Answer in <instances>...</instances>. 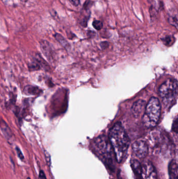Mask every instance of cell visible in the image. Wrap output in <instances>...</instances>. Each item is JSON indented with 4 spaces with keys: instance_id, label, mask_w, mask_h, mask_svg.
Instances as JSON below:
<instances>
[{
    "instance_id": "6da1fadb",
    "label": "cell",
    "mask_w": 178,
    "mask_h": 179,
    "mask_svg": "<svg viewBox=\"0 0 178 179\" xmlns=\"http://www.w3.org/2000/svg\"><path fill=\"white\" fill-rule=\"evenodd\" d=\"M108 138L115 153L116 160L118 163H121L127 154L130 139L120 123H116L110 129Z\"/></svg>"
},
{
    "instance_id": "7a4b0ae2",
    "label": "cell",
    "mask_w": 178,
    "mask_h": 179,
    "mask_svg": "<svg viewBox=\"0 0 178 179\" xmlns=\"http://www.w3.org/2000/svg\"><path fill=\"white\" fill-rule=\"evenodd\" d=\"M92 148L96 154L110 168H114L115 153L109 139L105 135L97 137L92 143Z\"/></svg>"
},
{
    "instance_id": "3957f363",
    "label": "cell",
    "mask_w": 178,
    "mask_h": 179,
    "mask_svg": "<svg viewBox=\"0 0 178 179\" xmlns=\"http://www.w3.org/2000/svg\"><path fill=\"white\" fill-rule=\"evenodd\" d=\"M161 113V106L158 98H152L146 107L143 116L142 121L144 125L148 127H153L159 120Z\"/></svg>"
},
{
    "instance_id": "277c9868",
    "label": "cell",
    "mask_w": 178,
    "mask_h": 179,
    "mask_svg": "<svg viewBox=\"0 0 178 179\" xmlns=\"http://www.w3.org/2000/svg\"><path fill=\"white\" fill-rule=\"evenodd\" d=\"M159 93L166 106L170 107L177 100L178 95V84L174 79H168L161 84Z\"/></svg>"
},
{
    "instance_id": "5b68a950",
    "label": "cell",
    "mask_w": 178,
    "mask_h": 179,
    "mask_svg": "<svg viewBox=\"0 0 178 179\" xmlns=\"http://www.w3.org/2000/svg\"><path fill=\"white\" fill-rule=\"evenodd\" d=\"M132 150L137 157L144 158L148 152V147L147 143L142 140H137L132 145Z\"/></svg>"
},
{
    "instance_id": "8992f818",
    "label": "cell",
    "mask_w": 178,
    "mask_h": 179,
    "mask_svg": "<svg viewBox=\"0 0 178 179\" xmlns=\"http://www.w3.org/2000/svg\"><path fill=\"white\" fill-rule=\"evenodd\" d=\"M143 179H157V175L155 167L150 162H145L142 165Z\"/></svg>"
},
{
    "instance_id": "52a82bcc",
    "label": "cell",
    "mask_w": 178,
    "mask_h": 179,
    "mask_svg": "<svg viewBox=\"0 0 178 179\" xmlns=\"http://www.w3.org/2000/svg\"><path fill=\"white\" fill-rule=\"evenodd\" d=\"M146 104L143 100H139L134 103L132 107V112L135 117H138L145 111Z\"/></svg>"
},
{
    "instance_id": "ba28073f",
    "label": "cell",
    "mask_w": 178,
    "mask_h": 179,
    "mask_svg": "<svg viewBox=\"0 0 178 179\" xmlns=\"http://www.w3.org/2000/svg\"><path fill=\"white\" fill-rule=\"evenodd\" d=\"M131 166L136 179H143L142 165L140 163L136 160H133L131 161Z\"/></svg>"
},
{
    "instance_id": "9c48e42d",
    "label": "cell",
    "mask_w": 178,
    "mask_h": 179,
    "mask_svg": "<svg viewBox=\"0 0 178 179\" xmlns=\"http://www.w3.org/2000/svg\"><path fill=\"white\" fill-rule=\"evenodd\" d=\"M169 175L170 179H178V161L173 160L169 165Z\"/></svg>"
},
{
    "instance_id": "30bf717a",
    "label": "cell",
    "mask_w": 178,
    "mask_h": 179,
    "mask_svg": "<svg viewBox=\"0 0 178 179\" xmlns=\"http://www.w3.org/2000/svg\"><path fill=\"white\" fill-rule=\"evenodd\" d=\"M54 37L56 38V40L64 48H67L70 47L69 43L64 38L63 36H62L61 35L58 34V33H56V34L54 35Z\"/></svg>"
},
{
    "instance_id": "8fae6325",
    "label": "cell",
    "mask_w": 178,
    "mask_h": 179,
    "mask_svg": "<svg viewBox=\"0 0 178 179\" xmlns=\"http://www.w3.org/2000/svg\"><path fill=\"white\" fill-rule=\"evenodd\" d=\"M168 20L171 25H173L178 30V14L170 16Z\"/></svg>"
},
{
    "instance_id": "7c38bea8",
    "label": "cell",
    "mask_w": 178,
    "mask_h": 179,
    "mask_svg": "<svg viewBox=\"0 0 178 179\" xmlns=\"http://www.w3.org/2000/svg\"><path fill=\"white\" fill-rule=\"evenodd\" d=\"M163 42L164 43L165 45L167 46H170L174 44L175 42V38L174 37L171 36H167L165 37L164 38L162 39Z\"/></svg>"
},
{
    "instance_id": "4fadbf2b",
    "label": "cell",
    "mask_w": 178,
    "mask_h": 179,
    "mask_svg": "<svg viewBox=\"0 0 178 179\" xmlns=\"http://www.w3.org/2000/svg\"><path fill=\"white\" fill-rule=\"evenodd\" d=\"M1 128L2 131H3L4 135L6 137H11V131L9 130V128L7 126V125L5 124V123H2Z\"/></svg>"
},
{
    "instance_id": "5bb4252c",
    "label": "cell",
    "mask_w": 178,
    "mask_h": 179,
    "mask_svg": "<svg viewBox=\"0 0 178 179\" xmlns=\"http://www.w3.org/2000/svg\"><path fill=\"white\" fill-rule=\"evenodd\" d=\"M93 26L94 29L97 31H100L103 27V24L100 20H94L93 21Z\"/></svg>"
},
{
    "instance_id": "9a60e30c",
    "label": "cell",
    "mask_w": 178,
    "mask_h": 179,
    "mask_svg": "<svg viewBox=\"0 0 178 179\" xmlns=\"http://www.w3.org/2000/svg\"><path fill=\"white\" fill-rule=\"evenodd\" d=\"M172 129L174 132L178 134V119H175L174 120L172 124Z\"/></svg>"
},
{
    "instance_id": "2e32d148",
    "label": "cell",
    "mask_w": 178,
    "mask_h": 179,
    "mask_svg": "<svg viewBox=\"0 0 178 179\" xmlns=\"http://www.w3.org/2000/svg\"><path fill=\"white\" fill-rule=\"evenodd\" d=\"M16 153H17V156L19 157L20 159L22 160H23L24 159V156L23 153H22V151L20 150V149L19 148V147H16Z\"/></svg>"
},
{
    "instance_id": "e0dca14e",
    "label": "cell",
    "mask_w": 178,
    "mask_h": 179,
    "mask_svg": "<svg viewBox=\"0 0 178 179\" xmlns=\"http://www.w3.org/2000/svg\"><path fill=\"white\" fill-rule=\"evenodd\" d=\"M91 5V2L90 1V0H87L83 5V8L86 10H88L90 8L89 6Z\"/></svg>"
},
{
    "instance_id": "ac0fdd59",
    "label": "cell",
    "mask_w": 178,
    "mask_h": 179,
    "mask_svg": "<svg viewBox=\"0 0 178 179\" xmlns=\"http://www.w3.org/2000/svg\"><path fill=\"white\" fill-rule=\"evenodd\" d=\"M68 1L75 6H78L80 4V0H68Z\"/></svg>"
},
{
    "instance_id": "d6986e66",
    "label": "cell",
    "mask_w": 178,
    "mask_h": 179,
    "mask_svg": "<svg viewBox=\"0 0 178 179\" xmlns=\"http://www.w3.org/2000/svg\"><path fill=\"white\" fill-rule=\"evenodd\" d=\"M39 179H46V175H45V173H44V171H42V170H41L40 171V172H39Z\"/></svg>"
},
{
    "instance_id": "ffe728a7",
    "label": "cell",
    "mask_w": 178,
    "mask_h": 179,
    "mask_svg": "<svg viewBox=\"0 0 178 179\" xmlns=\"http://www.w3.org/2000/svg\"><path fill=\"white\" fill-rule=\"evenodd\" d=\"M20 1H21L22 2H24V3H25V2H27L28 1V0H20Z\"/></svg>"
},
{
    "instance_id": "44dd1931",
    "label": "cell",
    "mask_w": 178,
    "mask_h": 179,
    "mask_svg": "<svg viewBox=\"0 0 178 179\" xmlns=\"http://www.w3.org/2000/svg\"><path fill=\"white\" fill-rule=\"evenodd\" d=\"M27 179H30V178H27Z\"/></svg>"
}]
</instances>
